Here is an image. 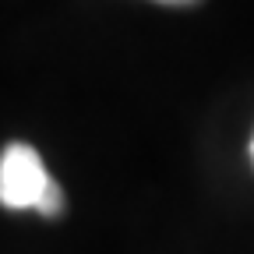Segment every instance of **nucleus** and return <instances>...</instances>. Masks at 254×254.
<instances>
[{"label":"nucleus","instance_id":"obj_1","mask_svg":"<svg viewBox=\"0 0 254 254\" xmlns=\"http://www.w3.org/2000/svg\"><path fill=\"white\" fill-rule=\"evenodd\" d=\"M0 205L21 212L32 208L39 215H60L64 194L60 187L50 180L43 155L32 145H7L0 152Z\"/></svg>","mask_w":254,"mask_h":254},{"label":"nucleus","instance_id":"obj_3","mask_svg":"<svg viewBox=\"0 0 254 254\" xmlns=\"http://www.w3.org/2000/svg\"><path fill=\"white\" fill-rule=\"evenodd\" d=\"M251 155H254V141H251Z\"/></svg>","mask_w":254,"mask_h":254},{"label":"nucleus","instance_id":"obj_2","mask_svg":"<svg viewBox=\"0 0 254 254\" xmlns=\"http://www.w3.org/2000/svg\"><path fill=\"white\" fill-rule=\"evenodd\" d=\"M155 4H170V7H187V4H198V0H155Z\"/></svg>","mask_w":254,"mask_h":254}]
</instances>
